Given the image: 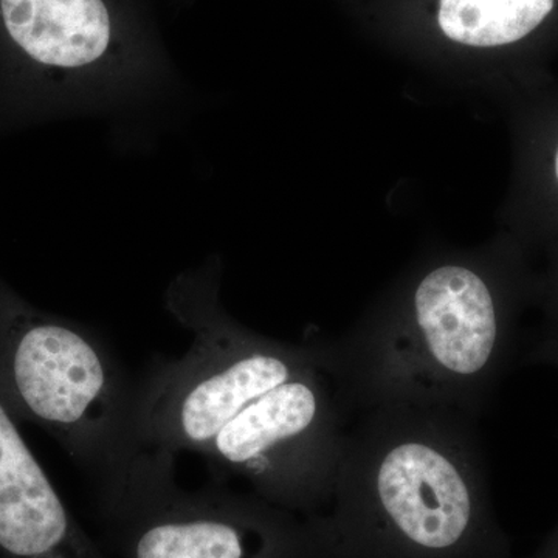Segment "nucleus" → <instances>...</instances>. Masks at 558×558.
I'll return each mask as SVG.
<instances>
[{"label":"nucleus","instance_id":"9d476101","mask_svg":"<svg viewBox=\"0 0 558 558\" xmlns=\"http://www.w3.org/2000/svg\"><path fill=\"white\" fill-rule=\"evenodd\" d=\"M521 365H546L558 369V340L537 337L521 351Z\"/></svg>","mask_w":558,"mask_h":558},{"label":"nucleus","instance_id":"0eeeda50","mask_svg":"<svg viewBox=\"0 0 558 558\" xmlns=\"http://www.w3.org/2000/svg\"><path fill=\"white\" fill-rule=\"evenodd\" d=\"M70 534L68 510L0 389V550L11 558H65Z\"/></svg>","mask_w":558,"mask_h":558},{"label":"nucleus","instance_id":"7ed1b4c3","mask_svg":"<svg viewBox=\"0 0 558 558\" xmlns=\"http://www.w3.org/2000/svg\"><path fill=\"white\" fill-rule=\"evenodd\" d=\"M487 461L478 418L387 405L349 425L333 494L424 554L464 545L483 512Z\"/></svg>","mask_w":558,"mask_h":558},{"label":"nucleus","instance_id":"423d86ee","mask_svg":"<svg viewBox=\"0 0 558 558\" xmlns=\"http://www.w3.org/2000/svg\"><path fill=\"white\" fill-rule=\"evenodd\" d=\"M349 416L319 366L253 400L202 454L271 498L325 497L336 487Z\"/></svg>","mask_w":558,"mask_h":558},{"label":"nucleus","instance_id":"f8f14e48","mask_svg":"<svg viewBox=\"0 0 558 558\" xmlns=\"http://www.w3.org/2000/svg\"><path fill=\"white\" fill-rule=\"evenodd\" d=\"M554 174H556V179L558 182V148H557L556 157H554Z\"/></svg>","mask_w":558,"mask_h":558},{"label":"nucleus","instance_id":"f257e3e1","mask_svg":"<svg viewBox=\"0 0 558 558\" xmlns=\"http://www.w3.org/2000/svg\"><path fill=\"white\" fill-rule=\"evenodd\" d=\"M526 284L499 248L417 260L347 336L314 340L349 413L387 405L480 418L520 363L517 315Z\"/></svg>","mask_w":558,"mask_h":558},{"label":"nucleus","instance_id":"1a4fd4ad","mask_svg":"<svg viewBox=\"0 0 558 558\" xmlns=\"http://www.w3.org/2000/svg\"><path fill=\"white\" fill-rule=\"evenodd\" d=\"M135 558H245L244 535L238 523L211 512H185L159 520L140 535Z\"/></svg>","mask_w":558,"mask_h":558},{"label":"nucleus","instance_id":"f03ea898","mask_svg":"<svg viewBox=\"0 0 558 558\" xmlns=\"http://www.w3.org/2000/svg\"><path fill=\"white\" fill-rule=\"evenodd\" d=\"M172 81L146 0H0V134L146 108Z\"/></svg>","mask_w":558,"mask_h":558},{"label":"nucleus","instance_id":"20e7f679","mask_svg":"<svg viewBox=\"0 0 558 558\" xmlns=\"http://www.w3.org/2000/svg\"><path fill=\"white\" fill-rule=\"evenodd\" d=\"M0 389L21 422L57 440L106 488L143 453L135 387L94 332L33 306L0 278Z\"/></svg>","mask_w":558,"mask_h":558},{"label":"nucleus","instance_id":"6e6552de","mask_svg":"<svg viewBox=\"0 0 558 558\" xmlns=\"http://www.w3.org/2000/svg\"><path fill=\"white\" fill-rule=\"evenodd\" d=\"M558 0H436L435 22L444 39L469 50L517 46L549 21Z\"/></svg>","mask_w":558,"mask_h":558},{"label":"nucleus","instance_id":"9b49d317","mask_svg":"<svg viewBox=\"0 0 558 558\" xmlns=\"http://www.w3.org/2000/svg\"><path fill=\"white\" fill-rule=\"evenodd\" d=\"M545 299L548 318H546L545 329L538 333V337L558 340V259L548 286H546Z\"/></svg>","mask_w":558,"mask_h":558},{"label":"nucleus","instance_id":"39448f33","mask_svg":"<svg viewBox=\"0 0 558 558\" xmlns=\"http://www.w3.org/2000/svg\"><path fill=\"white\" fill-rule=\"evenodd\" d=\"M165 301L193 333V344L182 359L157 363L135 387L134 432L142 450L202 454L253 400L322 366L314 341L282 343L227 314L219 259L179 275Z\"/></svg>","mask_w":558,"mask_h":558}]
</instances>
